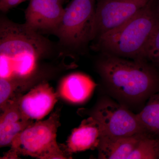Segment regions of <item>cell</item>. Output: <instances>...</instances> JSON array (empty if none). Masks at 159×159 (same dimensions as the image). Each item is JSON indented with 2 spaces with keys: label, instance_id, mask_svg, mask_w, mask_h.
Instances as JSON below:
<instances>
[{
  "label": "cell",
  "instance_id": "17",
  "mask_svg": "<svg viewBox=\"0 0 159 159\" xmlns=\"http://www.w3.org/2000/svg\"><path fill=\"white\" fill-rule=\"evenodd\" d=\"M20 84L15 80L0 78V104L2 110L17 97L14 95V92Z\"/></svg>",
  "mask_w": 159,
  "mask_h": 159
},
{
  "label": "cell",
  "instance_id": "11",
  "mask_svg": "<svg viewBox=\"0 0 159 159\" xmlns=\"http://www.w3.org/2000/svg\"><path fill=\"white\" fill-rule=\"evenodd\" d=\"M102 135L99 123L91 116L73 131L68 140L69 151L77 152L97 147Z\"/></svg>",
  "mask_w": 159,
  "mask_h": 159
},
{
  "label": "cell",
  "instance_id": "9",
  "mask_svg": "<svg viewBox=\"0 0 159 159\" xmlns=\"http://www.w3.org/2000/svg\"><path fill=\"white\" fill-rule=\"evenodd\" d=\"M57 94L48 82L43 81L20 97V109L30 120H40L45 117L57 101Z\"/></svg>",
  "mask_w": 159,
  "mask_h": 159
},
{
  "label": "cell",
  "instance_id": "14",
  "mask_svg": "<svg viewBox=\"0 0 159 159\" xmlns=\"http://www.w3.org/2000/svg\"><path fill=\"white\" fill-rule=\"evenodd\" d=\"M137 115L145 133L159 139V91L151 96Z\"/></svg>",
  "mask_w": 159,
  "mask_h": 159
},
{
  "label": "cell",
  "instance_id": "15",
  "mask_svg": "<svg viewBox=\"0 0 159 159\" xmlns=\"http://www.w3.org/2000/svg\"><path fill=\"white\" fill-rule=\"evenodd\" d=\"M159 140L145 134L128 159H158Z\"/></svg>",
  "mask_w": 159,
  "mask_h": 159
},
{
  "label": "cell",
  "instance_id": "16",
  "mask_svg": "<svg viewBox=\"0 0 159 159\" xmlns=\"http://www.w3.org/2000/svg\"><path fill=\"white\" fill-rule=\"evenodd\" d=\"M141 60L150 64L159 73V25L145 47Z\"/></svg>",
  "mask_w": 159,
  "mask_h": 159
},
{
  "label": "cell",
  "instance_id": "13",
  "mask_svg": "<svg viewBox=\"0 0 159 159\" xmlns=\"http://www.w3.org/2000/svg\"><path fill=\"white\" fill-rule=\"evenodd\" d=\"M96 86V84L89 76L82 73H74L62 80L60 93L67 101L81 103L90 97Z\"/></svg>",
  "mask_w": 159,
  "mask_h": 159
},
{
  "label": "cell",
  "instance_id": "1",
  "mask_svg": "<svg viewBox=\"0 0 159 159\" xmlns=\"http://www.w3.org/2000/svg\"><path fill=\"white\" fill-rule=\"evenodd\" d=\"M97 68L107 95L132 111L159 91V73L144 61L102 54Z\"/></svg>",
  "mask_w": 159,
  "mask_h": 159
},
{
  "label": "cell",
  "instance_id": "4",
  "mask_svg": "<svg viewBox=\"0 0 159 159\" xmlns=\"http://www.w3.org/2000/svg\"><path fill=\"white\" fill-rule=\"evenodd\" d=\"M59 111L53 113L44 121L32 123L11 142L10 157L18 155L40 159L65 158L56 142Z\"/></svg>",
  "mask_w": 159,
  "mask_h": 159
},
{
  "label": "cell",
  "instance_id": "8",
  "mask_svg": "<svg viewBox=\"0 0 159 159\" xmlns=\"http://www.w3.org/2000/svg\"><path fill=\"white\" fill-rule=\"evenodd\" d=\"M29 1L25 11L26 25L42 34H54L64 14V0Z\"/></svg>",
  "mask_w": 159,
  "mask_h": 159
},
{
  "label": "cell",
  "instance_id": "21",
  "mask_svg": "<svg viewBox=\"0 0 159 159\" xmlns=\"http://www.w3.org/2000/svg\"><path fill=\"white\" fill-rule=\"evenodd\" d=\"M4 1V0H0V2H2V1Z\"/></svg>",
  "mask_w": 159,
  "mask_h": 159
},
{
  "label": "cell",
  "instance_id": "12",
  "mask_svg": "<svg viewBox=\"0 0 159 159\" xmlns=\"http://www.w3.org/2000/svg\"><path fill=\"white\" fill-rule=\"evenodd\" d=\"M145 134L128 137L102 136L97 147L99 158L128 159Z\"/></svg>",
  "mask_w": 159,
  "mask_h": 159
},
{
  "label": "cell",
  "instance_id": "2",
  "mask_svg": "<svg viewBox=\"0 0 159 159\" xmlns=\"http://www.w3.org/2000/svg\"><path fill=\"white\" fill-rule=\"evenodd\" d=\"M53 51L42 34L1 16L0 78L21 84L35 74L39 60Z\"/></svg>",
  "mask_w": 159,
  "mask_h": 159
},
{
  "label": "cell",
  "instance_id": "10",
  "mask_svg": "<svg viewBox=\"0 0 159 159\" xmlns=\"http://www.w3.org/2000/svg\"><path fill=\"white\" fill-rule=\"evenodd\" d=\"M21 96H17L3 110L0 119V145L10 144L16 137L31 125L32 120L24 116L19 106Z\"/></svg>",
  "mask_w": 159,
  "mask_h": 159
},
{
  "label": "cell",
  "instance_id": "20",
  "mask_svg": "<svg viewBox=\"0 0 159 159\" xmlns=\"http://www.w3.org/2000/svg\"><path fill=\"white\" fill-rule=\"evenodd\" d=\"M158 159H159V154H158Z\"/></svg>",
  "mask_w": 159,
  "mask_h": 159
},
{
  "label": "cell",
  "instance_id": "3",
  "mask_svg": "<svg viewBox=\"0 0 159 159\" xmlns=\"http://www.w3.org/2000/svg\"><path fill=\"white\" fill-rule=\"evenodd\" d=\"M150 2L125 22L95 40L94 48L102 54L142 60L145 47L159 25V18Z\"/></svg>",
  "mask_w": 159,
  "mask_h": 159
},
{
  "label": "cell",
  "instance_id": "6",
  "mask_svg": "<svg viewBox=\"0 0 159 159\" xmlns=\"http://www.w3.org/2000/svg\"><path fill=\"white\" fill-rule=\"evenodd\" d=\"M91 116L100 125L102 136L128 137L145 133L137 114L108 95L102 97Z\"/></svg>",
  "mask_w": 159,
  "mask_h": 159
},
{
  "label": "cell",
  "instance_id": "19",
  "mask_svg": "<svg viewBox=\"0 0 159 159\" xmlns=\"http://www.w3.org/2000/svg\"><path fill=\"white\" fill-rule=\"evenodd\" d=\"M150 4L153 11L159 18V0H151Z\"/></svg>",
  "mask_w": 159,
  "mask_h": 159
},
{
  "label": "cell",
  "instance_id": "7",
  "mask_svg": "<svg viewBox=\"0 0 159 159\" xmlns=\"http://www.w3.org/2000/svg\"><path fill=\"white\" fill-rule=\"evenodd\" d=\"M151 0H97L91 41L116 28L147 6Z\"/></svg>",
  "mask_w": 159,
  "mask_h": 159
},
{
  "label": "cell",
  "instance_id": "18",
  "mask_svg": "<svg viewBox=\"0 0 159 159\" xmlns=\"http://www.w3.org/2000/svg\"><path fill=\"white\" fill-rule=\"evenodd\" d=\"M28 0H4L0 2V10L2 13H6L10 9Z\"/></svg>",
  "mask_w": 159,
  "mask_h": 159
},
{
  "label": "cell",
  "instance_id": "5",
  "mask_svg": "<svg viewBox=\"0 0 159 159\" xmlns=\"http://www.w3.org/2000/svg\"><path fill=\"white\" fill-rule=\"evenodd\" d=\"M97 0H72L65 9L54 35L60 45L77 51L91 41Z\"/></svg>",
  "mask_w": 159,
  "mask_h": 159
}]
</instances>
